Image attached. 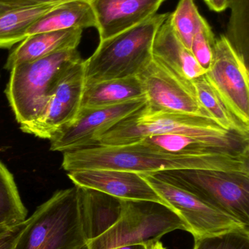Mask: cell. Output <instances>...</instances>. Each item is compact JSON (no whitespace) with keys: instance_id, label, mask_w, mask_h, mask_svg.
<instances>
[{"instance_id":"6da1fadb","label":"cell","mask_w":249,"mask_h":249,"mask_svg":"<svg viewBox=\"0 0 249 249\" xmlns=\"http://www.w3.org/2000/svg\"><path fill=\"white\" fill-rule=\"evenodd\" d=\"M67 172L115 169L156 174L177 169H212L249 172V155H187L153 149L140 143L122 146L94 145L63 152Z\"/></svg>"},{"instance_id":"7a4b0ae2","label":"cell","mask_w":249,"mask_h":249,"mask_svg":"<svg viewBox=\"0 0 249 249\" xmlns=\"http://www.w3.org/2000/svg\"><path fill=\"white\" fill-rule=\"evenodd\" d=\"M88 241L80 188L75 185L37 208L12 249H80Z\"/></svg>"},{"instance_id":"3957f363","label":"cell","mask_w":249,"mask_h":249,"mask_svg":"<svg viewBox=\"0 0 249 249\" xmlns=\"http://www.w3.org/2000/svg\"><path fill=\"white\" fill-rule=\"evenodd\" d=\"M81 59L77 49L68 50L11 69L4 93L20 126L42 116L67 71Z\"/></svg>"},{"instance_id":"277c9868","label":"cell","mask_w":249,"mask_h":249,"mask_svg":"<svg viewBox=\"0 0 249 249\" xmlns=\"http://www.w3.org/2000/svg\"><path fill=\"white\" fill-rule=\"evenodd\" d=\"M171 13L155 14L143 23L99 41L84 60L85 85L138 75L152 61V44L160 25Z\"/></svg>"},{"instance_id":"5b68a950","label":"cell","mask_w":249,"mask_h":249,"mask_svg":"<svg viewBox=\"0 0 249 249\" xmlns=\"http://www.w3.org/2000/svg\"><path fill=\"white\" fill-rule=\"evenodd\" d=\"M188 225L176 212L162 203L121 200L119 216L103 233L86 244L87 249H111L133 244H149Z\"/></svg>"},{"instance_id":"8992f818","label":"cell","mask_w":249,"mask_h":249,"mask_svg":"<svg viewBox=\"0 0 249 249\" xmlns=\"http://www.w3.org/2000/svg\"><path fill=\"white\" fill-rule=\"evenodd\" d=\"M153 174L194 193L249 226V172L193 168Z\"/></svg>"},{"instance_id":"52a82bcc","label":"cell","mask_w":249,"mask_h":249,"mask_svg":"<svg viewBox=\"0 0 249 249\" xmlns=\"http://www.w3.org/2000/svg\"><path fill=\"white\" fill-rule=\"evenodd\" d=\"M232 132L222 128L211 118L152 110L146 105L99 136L94 145L131 144L152 135L225 136Z\"/></svg>"},{"instance_id":"ba28073f","label":"cell","mask_w":249,"mask_h":249,"mask_svg":"<svg viewBox=\"0 0 249 249\" xmlns=\"http://www.w3.org/2000/svg\"><path fill=\"white\" fill-rule=\"evenodd\" d=\"M171 209L188 225L194 240L249 226L194 193L168 182L153 174H140Z\"/></svg>"},{"instance_id":"9c48e42d","label":"cell","mask_w":249,"mask_h":249,"mask_svg":"<svg viewBox=\"0 0 249 249\" xmlns=\"http://www.w3.org/2000/svg\"><path fill=\"white\" fill-rule=\"evenodd\" d=\"M206 78L231 112L249 125V67L225 35L216 39Z\"/></svg>"},{"instance_id":"30bf717a","label":"cell","mask_w":249,"mask_h":249,"mask_svg":"<svg viewBox=\"0 0 249 249\" xmlns=\"http://www.w3.org/2000/svg\"><path fill=\"white\" fill-rule=\"evenodd\" d=\"M137 77L149 109L213 119L200 105L192 82L181 78L154 60Z\"/></svg>"},{"instance_id":"8fae6325","label":"cell","mask_w":249,"mask_h":249,"mask_svg":"<svg viewBox=\"0 0 249 249\" xmlns=\"http://www.w3.org/2000/svg\"><path fill=\"white\" fill-rule=\"evenodd\" d=\"M146 98L115 106L80 109L71 124L56 132L50 139V150L64 152L95 144L99 136L146 105Z\"/></svg>"},{"instance_id":"7c38bea8","label":"cell","mask_w":249,"mask_h":249,"mask_svg":"<svg viewBox=\"0 0 249 249\" xmlns=\"http://www.w3.org/2000/svg\"><path fill=\"white\" fill-rule=\"evenodd\" d=\"M85 64L81 59L67 71L44 113L32 124L20 126L24 133L43 139L71 124L78 114L85 88Z\"/></svg>"},{"instance_id":"4fadbf2b","label":"cell","mask_w":249,"mask_h":249,"mask_svg":"<svg viewBox=\"0 0 249 249\" xmlns=\"http://www.w3.org/2000/svg\"><path fill=\"white\" fill-rule=\"evenodd\" d=\"M135 143L180 155H249V136L236 132L225 136L152 135Z\"/></svg>"},{"instance_id":"5bb4252c","label":"cell","mask_w":249,"mask_h":249,"mask_svg":"<svg viewBox=\"0 0 249 249\" xmlns=\"http://www.w3.org/2000/svg\"><path fill=\"white\" fill-rule=\"evenodd\" d=\"M67 177L75 185L121 200H148L168 206L138 173L115 169L80 170L67 172Z\"/></svg>"},{"instance_id":"9a60e30c","label":"cell","mask_w":249,"mask_h":249,"mask_svg":"<svg viewBox=\"0 0 249 249\" xmlns=\"http://www.w3.org/2000/svg\"><path fill=\"white\" fill-rule=\"evenodd\" d=\"M165 0H90L99 41L128 30L156 14Z\"/></svg>"},{"instance_id":"2e32d148","label":"cell","mask_w":249,"mask_h":249,"mask_svg":"<svg viewBox=\"0 0 249 249\" xmlns=\"http://www.w3.org/2000/svg\"><path fill=\"white\" fill-rule=\"evenodd\" d=\"M170 16L155 34L152 58L181 78L192 82L206 74V71L199 65L191 51L175 35Z\"/></svg>"},{"instance_id":"e0dca14e","label":"cell","mask_w":249,"mask_h":249,"mask_svg":"<svg viewBox=\"0 0 249 249\" xmlns=\"http://www.w3.org/2000/svg\"><path fill=\"white\" fill-rule=\"evenodd\" d=\"M83 30L64 29L29 35L9 54L4 68L10 71L22 63L31 62L61 51L77 49Z\"/></svg>"},{"instance_id":"ac0fdd59","label":"cell","mask_w":249,"mask_h":249,"mask_svg":"<svg viewBox=\"0 0 249 249\" xmlns=\"http://www.w3.org/2000/svg\"><path fill=\"white\" fill-rule=\"evenodd\" d=\"M97 27L96 16L90 0L64 1L44 15L27 31V36L64 29Z\"/></svg>"},{"instance_id":"d6986e66","label":"cell","mask_w":249,"mask_h":249,"mask_svg":"<svg viewBox=\"0 0 249 249\" xmlns=\"http://www.w3.org/2000/svg\"><path fill=\"white\" fill-rule=\"evenodd\" d=\"M143 97L146 96L137 76L105 80L85 85L80 109L108 107Z\"/></svg>"},{"instance_id":"ffe728a7","label":"cell","mask_w":249,"mask_h":249,"mask_svg":"<svg viewBox=\"0 0 249 249\" xmlns=\"http://www.w3.org/2000/svg\"><path fill=\"white\" fill-rule=\"evenodd\" d=\"M61 3L20 7L0 4V49H9L22 42L37 20Z\"/></svg>"},{"instance_id":"44dd1931","label":"cell","mask_w":249,"mask_h":249,"mask_svg":"<svg viewBox=\"0 0 249 249\" xmlns=\"http://www.w3.org/2000/svg\"><path fill=\"white\" fill-rule=\"evenodd\" d=\"M80 188L90 241L103 233L118 219L121 212V199L97 190Z\"/></svg>"},{"instance_id":"7402d4cb","label":"cell","mask_w":249,"mask_h":249,"mask_svg":"<svg viewBox=\"0 0 249 249\" xmlns=\"http://www.w3.org/2000/svg\"><path fill=\"white\" fill-rule=\"evenodd\" d=\"M192 84L200 105L209 112L216 124L229 131L249 136V125L240 121L231 112L211 86L205 74L193 80Z\"/></svg>"},{"instance_id":"603a6c76","label":"cell","mask_w":249,"mask_h":249,"mask_svg":"<svg viewBox=\"0 0 249 249\" xmlns=\"http://www.w3.org/2000/svg\"><path fill=\"white\" fill-rule=\"evenodd\" d=\"M23 205L13 174L0 160V227H12L26 219Z\"/></svg>"},{"instance_id":"cb8c5ba5","label":"cell","mask_w":249,"mask_h":249,"mask_svg":"<svg viewBox=\"0 0 249 249\" xmlns=\"http://www.w3.org/2000/svg\"><path fill=\"white\" fill-rule=\"evenodd\" d=\"M230 18L225 37L249 67V0H228Z\"/></svg>"},{"instance_id":"d4e9b609","label":"cell","mask_w":249,"mask_h":249,"mask_svg":"<svg viewBox=\"0 0 249 249\" xmlns=\"http://www.w3.org/2000/svg\"><path fill=\"white\" fill-rule=\"evenodd\" d=\"M204 18L199 13L194 0H180L170 19L175 35L190 50L194 33Z\"/></svg>"},{"instance_id":"484cf974","label":"cell","mask_w":249,"mask_h":249,"mask_svg":"<svg viewBox=\"0 0 249 249\" xmlns=\"http://www.w3.org/2000/svg\"><path fill=\"white\" fill-rule=\"evenodd\" d=\"M215 42L213 30L207 20L203 18L193 36L190 51L206 72L211 65Z\"/></svg>"},{"instance_id":"4316f807","label":"cell","mask_w":249,"mask_h":249,"mask_svg":"<svg viewBox=\"0 0 249 249\" xmlns=\"http://www.w3.org/2000/svg\"><path fill=\"white\" fill-rule=\"evenodd\" d=\"M193 249H249V230L228 231L194 240Z\"/></svg>"},{"instance_id":"83f0119b","label":"cell","mask_w":249,"mask_h":249,"mask_svg":"<svg viewBox=\"0 0 249 249\" xmlns=\"http://www.w3.org/2000/svg\"><path fill=\"white\" fill-rule=\"evenodd\" d=\"M26 222L27 219L0 233V249H13L18 238L26 227Z\"/></svg>"},{"instance_id":"f1b7e54d","label":"cell","mask_w":249,"mask_h":249,"mask_svg":"<svg viewBox=\"0 0 249 249\" xmlns=\"http://www.w3.org/2000/svg\"><path fill=\"white\" fill-rule=\"evenodd\" d=\"M70 0H0V4L4 5L20 6L36 5V4H48V3L64 2Z\"/></svg>"},{"instance_id":"f546056e","label":"cell","mask_w":249,"mask_h":249,"mask_svg":"<svg viewBox=\"0 0 249 249\" xmlns=\"http://www.w3.org/2000/svg\"><path fill=\"white\" fill-rule=\"evenodd\" d=\"M228 0H208L206 4L213 11L220 13L228 8Z\"/></svg>"},{"instance_id":"4dcf8cb0","label":"cell","mask_w":249,"mask_h":249,"mask_svg":"<svg viewBox=\"0 0 249 249\" xmlns=\"http://www.w3.org/2000/svg\"><path fill=\"white\" fill-rule=\"evenodd\" d=\"M148 245L149 244H133V245L122 246V247L111 249H148Z\"/></svg>"},{"instance_id":"1f68e13d","label":"cell","mask_w":249,"mask_h":249,"mask_svg":"<svg viewBox=\"0 0 249 249\" xmlns=\"http://www.w3.org/2000/svg\"><path fill=\"white\" fill-rule=\"evenodd\" d=\"M148 249H166L159 241H155L148 245Z\"/></svg>"},{"instance_id":"d6a6232c","label":"cell","mask_w":249,"mask_h":249,"mask_svg":"<svg viewBox=\"0 0 249 249\" xmlns=\"http://www.w3.org/2000/svg\"><path fill=\"white\" fill-rule=\"evenodd\" d=\"M10 228H11V227H0V233H2V232H5L6 231L10 229Z\"/></svg>"},{"instance_id":"836d02e7","label":"cell","mask_w":249,"mask_h":249,"mask_svg":"<svg viewBox=\"0 0 249 249\" xmlns=\"http://www.w3.org/2000/svg\"><path fill=\"white\" fill-rule=\"evenodd\" d=\"M80 249H87V248H86V247H83V248Z\"/></svg>"},{"instance_id":"e575fe53","label":"cell","mask_w":249,"mask_h":249,"mask_svg":"<svg viewBox=\"0 0 249 249\" xmlns=\"http://www.w3.org/2000/svg\"><path fill=\"white\" fill-rule=\"evenodd\" d=\"M205 2L207 3L208 0H204Z\"/></svg>"}]
</instances>
